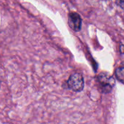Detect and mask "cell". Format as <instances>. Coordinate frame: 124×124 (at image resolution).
I'll return each mask as SVG.
<instances>
[{"mask_svg": "<svg viewBox=\"0 0 124 124\" xmlns=\"http://www.w3.org/2000/svg\"><path fill=\"white\" fill-rule=\"evenodd\" d=\"M121 53H123V44H121Z\"/></svg>", "mask_w": 124, "mask_h": 124, "instance_id": "cell-6", "label": "cell"}, {"mask_svg": "<svg viewBox=\"0 0 124 124\" xmlns=\"http://www.w3.org/2000/svg\"><path fill=\"white\" fill-rule=\"evenodd\" d=\"M98 81L102 91L104 93H108L111 92L113 87L115 85V79L105 72H102L99 74L98 76Z\"/></svg>", "mask_w": 124, "mask_h": 124, "instance_id": "cell-2", "label": "cell"}, {"mask_svg": "<svg viewBox=\"0 0 124 124\" xmlns=\"http://www.w3.org/2000/svg\"><path fill=\"white\" fill-rule=\"evenodd\" d=\"M68 88L75 92H81L84 88V80L82 75L79 73L71 74L67 81Z\"/></svg>", "mask_w": 124, "mask_h": 124, "instance_id": "cell-1", "label": "cell"}, {"mask_svg": "<svg viewBox=\"0 0 124 124\" xmlns=\"http://www.w3.org/2000/svg\"><path fill=\"white\" fill-rule=\"evenodd\" d=\"M68 24L69 27L75 32H79L82 27V18L76 12L69 13L68 17Z\"/></svg>", "mask_w": 124, "mask_h": 124, "instance_id": "cell-3", "label": "cell"}, {"mask_svg": "<svg viewBox=\"0 0 124 124\" xmlns=\"http://www.w3.org/2000/svg\"><path fill=\"white\" fill-rule=\"evenodd\" d=\"M0 86H1V81H0Z\"/></svg>", "mask_w": 124, "mask_h": 124, "instance_id": "cell-7", "label": "cell"}, {"mask_svg": "<svg viewBox=\"0 0 124 124\" xmlns=\"http://www.w3.org/2000/svg\"><path fill=\"white\" fill-rule=\"evenodd\" d=\"M124 67H119L117 68L115 71V75L117 78V80L121 81L122 83H124Z\"/></svg>", "mask_w": 124, "mask_h": 124, "instance_id": "cell-4", "label": "cell"}, {"mask_svg": "<svg viewBox=\"0 0 124 124\" xmlns=\"http://www.w3.org/2000/svg\"><path fill=\"white\" fill-rule=\"evenodd\" d=\"M116 4H117V6H119L121 9H123L124 4V0H116Z\"/></svg>", "mask_w": 124, "mask_h": 124, "instance_id": "cell-5", "label": "cell"}]
</instances>
